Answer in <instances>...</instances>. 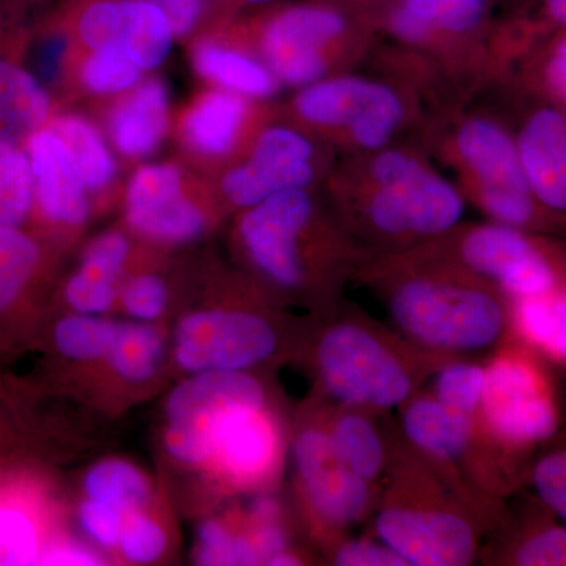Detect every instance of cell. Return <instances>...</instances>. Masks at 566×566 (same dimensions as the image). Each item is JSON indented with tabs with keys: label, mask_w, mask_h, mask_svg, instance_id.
I'll return each instance as SVG.
<instances>
[{
	"label": "cell",
	"mask_w": 566,
	"mask_h": 566,
	"mask_svg": "<svg viewBox=\"0 0 566 566\" xmlns=\"http://www.w3.org/2000/svg\"><path fill=\"white\" fill-rule=\"evenodd\" d=\"M88 499L122 510L126 515L142 512L151 497L147 476L128 461L106 460L93 465L84 479Z\"/></svg>",
	"instance_id": "obj_33"
},
{
	"label": "cell",
	"mask_w": 566,
	"mask_h": 566,
	"mask_svg": "<svg viewBox=\"0 0 566 566\" xmlns=\"http://www.w3.org/2000/svg\"><path fill=\"white\" fill-rule=\"evenodd\" d=\"M147 74L125 52L71 48L55 102L59 107L84 99L92 104L106 102L139 84Z\"/></svg>",
	"instance_id": "obj_28"
},
{
	"label": "cell",
	"mask_w": 566,
	"mask_h": 566,
	"mask_svg": "<svg viewBox=\"0 0 566 566\" xmlns=\"http://www.w3.org/2000/svg\"><path fill=\"white\" fill-rule=\"evenodd\" d=\"M549 360L510 334L485 365L486 381L476 415V464L491 494L527 479L535 453L564 422Z\"/></svg>",
	"instance_id": "obj_1"
},
{
	"label": "cell",
	"mask_w": 566,
	"mask_h": 566,
	"mask_svg": "<svg viewBox=\"0 0 566 566\" xmlns=\"http://www.w3.org/2000/svg\"><path fill=\"white\" fill-rule=\"evenodd\" d=\"M35 21L0 28V144L24 147L61 107L28 65Z\"/></svg>",
	"instance_id": "obj_22"
},
{
	"label": "cell",
	"mask_w": 566,
	"mask_h": 566,
	"mask_svg": "<svg viewBox=\"0 0 566 566\" xmlns=\"http://www.w3.org/2000/svg\"><path fill=\"white\" fill-rule=\"evenodd\" d=\"M293 111L315 128H348L354 142L368 150L381 148L403 118L400 98L389 87L357 77L303 87L294 96Z\"/></svg>",
	"instance_id": "obj_17"
},
{
	"label": "cell",
	"mask_w": 566,
	"mask_h": 566,
	"mask_svg": "<svg viewBox=\"0 0 566 566\" xmlns=\"http://www.w3.org/2000/svg\"><path fill=\"white\" fill-rule=\"evenodd\" d=\"M538 501V499H536ZM493 564L512 566H566V523L538 501L534 515L510 528L493 556Z\"/></svg>",
	"instance_id": "obj_30"
},
{
	"label": "cell",
	"mask_w": 566,
	"mask_h": 566,
	"mask_svg": "<svg viewBox=\"0 0 566 566\" xmlns=\"http://www.w3.org/2000/svg\"><path fill=\"white\" fill-rule=\"evenodd\" d=\"M92 114L115 156L126 164L147 161L172 133L170 92L158 74H147L129 91L92 104Z\"/></svg>",
	"instance_id": "obj_21"
},
{
	"label": "cell",
	"mask_w": 566,
	"mask_h": 566,
	"mask_svg": "<svg viewBox=\"0 0 566 566\" xmlns=\"http://www.w3.org/2000/svg\"><path fill=\"white\" fill-rule=\"evenodd\" d=\"M333 560L338 566H408L378 538L342 539L334 547Z\"/></svg>",
	"instance_id": "obj_44"
},
{
	"label": "cell",
	"mask_w": 566,
	"mask_h": 566,
	"mask_svg": "<svg viewBox=\"0 0 566 566\" xmlns=\"http://www.w3.org/2000/svg\"><path fill=\"white\" fill-rule=\"evenodd\" d=\"M526 480L535 497L566 523V409L557 433L532 458Z\"/></svg>",
	"instance_id": "obj_35"
},
{
	"label": "cell",
	"mask_w": 566,
	"mask_h": 566,
	"mask_svg": "<svg viewBox=\"0 0 566 566\" xmlns=\"http://www.w3.org/2000/svg\"><path fill=\"white\" fill-rule=\"evenodd\" d=\"M122 282V275L81 260L77 270L63 282V304L74 314H106L120 294Z\"/></svg>",
	"instance_id": "obj_36"
},
{
	"label": "cell",
	"mask_w": 566,
	"mask_h": 566,
	"mask_svg": "<svg viewBox=\"0 0 566 566\" xmlns=\"http://www.w3.org/2000/svg\"><path fill=\"white\" fill-rule=\"evenodd\" d=\"M539 76L543 87L558 106L566 107V29L547 51Z\"/></svg>",
	"instance_id": "obj_45"
},
{
	"label": "cell",
	"mask_w": 566,
	"mask_h": 566,
	"mask_svg": "<svg viewBox=\"0 0 566 566\" xmlns=\"http://www.w3.org/2000/svg\"><path fill=\"white\" fill-rule=\"evenodd\" d=\"M22 2L33 3V6H41V3L44 2V0H22Z\"/></svg>",
	"instance_id": "obj_52"
},
{
	"label": "cell",
	"mask_w": 566,
	"mask_h": 566,
	"mask_svg": "<svg viewBox=\"0 0 566 566\" xmlns=\"http://www.w3.org/2000/svg\"><path fill=\"white\" fill-rule=\"evenodd\" d=\"M255 117L252 98L207 85L174 114L170 134L181 161L212 178L244 158L256 136Z\"/></svg>",
	"instance_id": "obj_14"
},
{
	"label": "cell",
	"mask_w": 566,
	"mask_h": 566,
	"mask_svg": "<svg viewBox=\"0 0 566 566\" xmlns=\"http://www.w3.org/2000/svg\"><path fill=\"white\" fill-rule=\"evenodd\" d=\"M33 214L31 159L21 145L0 144V226L29 229Z\"/></svg>",
	"instance_id": "obj_34"
},
{
	"label": "cell",
	"mask_w": 566,
	"mask_h": 566,
	"mask_svg": "<svg viewBox=\"0 0 566 566\" xmlns=\"http://www.w3.org/2000/svg\"><path fill=\"white\" fill-rule=\"evenodd\" d=\"M3 390H6V389H3V385H2V382H0V395H6V392H3Z\"/></svg>",
	"instance_id": "obj_53"
},
{
	"label": "cell",
	"mask_w": 566,
	"mask_h": 566,
	"mask_svg": "<svg viewBox=\"0 0 566 566\" xmlns=\"http://www.w3.org/2000/svg\"><path fill=\"white\" fill-rule=\"evenodd\" d=\"M219 6L229 20L241 17L244 11L253 9H266V7L274 6V3L281 2V0H218Z\"/></svg>",
	"instance_id": "obj_48"
},
{
	"label": "cell",
	"mask_w": 566,
	"mask_h": 566,
	"mask_svg": "<svg viewBox=\"0 0 566 566\" xmlns=\"http://www.w3.org/2000/svg\"><path fill=\"white\" fill-rule=\"evenodd\" d=\"M43 564L98 565V557L82 547L55 545L44 558Z\"/></svg>",
	"instance_id": "obj_47"
},
{
	"label": "cell",
	"mask_w": 566,
	"mask_h": 566,
	"mask_svg": "<svg viewBox=\"0 0 566 566\" xmlns=\"http://www.w3.org/2000/svg\"><path fill=\"white\" fill-rule=\"evenodd\" d=\"M281 460V430L268 408L234 409L212 427L208 468L238 490L262 486Z\"/></svg>",
	"instance_id": "obj_23"
},
{
	"label": "cell",
	"mask_w": 566,
	"mask_h": 566,
	"mask_svg": "<svg viewBox=\"0 0 566 566\" xmlns=\"http://www.w3.org/2000/svg\"><path fill=\"white\" fill-rule=\"evenodd\" d=\"M400 409L409 446L433 465L442 479L444 472L453 475L461 461L474 465L475 419L447 408L431 394L416 392Z\"/></svg>",
	"instance_id": "obj_24"
},
{
	"label": "cell",
	"mask_w": 566,
	"mask_h": 566,
	"mask_svg": "<svg viewBox=\"0 0 566 566\" xmlns=\"http://www.w3.org/2000/svg\"><path fill=\"white\" fill-rule=\"evenodd\" d=\"M126 513L104 502L88 499L80 506V524L96 545L114 549L120 542Z\"/></svg>",
	"instance_id": "obj_43"
},
{
	"label": "cell",
	"mask_w": 566,
	"mask_h": 566,
	"mask_svg": "<svg viewBox=\"0 0 566 566\" xmlns=\"http://www.w3.org/2000/svg\"><path fill=\"white\" fill-rule=\"evenodd\" d=\"M549 363L566 370V290L556 297V329Z\"/></svg>",
	"instance_id": "obj_46"
},
{
	"label": "cell",
	"mask_w": 566,
	"mask_h": 566,
	"mask_svg": "<svg viewBox=\"0 0 566 566\" xmlns=\"http://www.w3.org/2000/svg\"><path fill=\"white\" fill-rule=\"evenodd\" d=\"M458 153L476 178L479 202L494 222L534 233L564 234L566 216L536 200L513 140L493 122L476 118L461 126Z\"/></svg>",
	"instance_id": "obj_9"
},
{
	"label": "cell",
	"mask_w": 566,
	"mask_h": 566,
	"mask_svg": "<svg viewBox=\"0 0 566 566\" xmlns=\"http://www.w3.org/2000/svg\"><path fill=\"white\" fill-rule=\"evenodd\" d=\"M193 73L208 87L264 99L277 93L281 82L248 48L233 40L222 24L186 44Z\"/></svg>",
	"instance_id": "obj_26"
},
{
	"label": "cell",
	"mask_w": 566,
	"mask_h": 566,
	"mask_svg": "<svg viewBox=\"0 0 566 566\" xmlns=\"http://www.w3.org/2000/svg\"><path fill=\"white\" fill-rule=\"evenodd\" d=\"M374 192L367 205L371 227L386 237L430 238L460 222L464 203L452 185L415 156L386 151L370 167Z\"/></svg>",
	"instance_id": "obj_8"
},
{
	"label": "cell",
	"mask_w": 566,
	"mask_h": 566,
	"mask_svg": "<svg viewBox=\"0 0 566 566\" xmlns=\"http://www.w3.org/2000/svg\"><path fill=\"white\" fill-rule=\"evenodd\" d=\"M227 33L270 69L275 80L292 87L322 81L327 54L348 31V20L327 2H297L266 7L255 17L223 22Z\"/></svg>",
	"instance_id": "obj_5"
},
{
	"label": "cell",
	"mask_w": 566,
	"mask_h": 566,
	"mask_svg": "<svg viewBox=\"0 0 566 566\" xmlns=\"http://www.w3.org/2000/svg\"><path fill=\"white\" fill-rule=\"evenodd\" d=\"M316 221L314 197L293 189L241 211L234 233L253 271L275 289L296 293L311 282L308 243Z\"/></svg>",
	"instance_id": "obj_10"
},
{
	"label": "cell",
	"mask_w": 566,
	"mask_h": 566,
	"mask_svg": "<svg viewBox=\"0 0 566 566\" xmlns=\"http://www.w3.org/2000/svg\"><path fill=\"white\" fill-rule=\"evenodd\" d=\"M468 273L494 283L506 300L553 296L566 290V248L504 223L469 230L460 243Z\"/></svg>",
	"instance_id": "obj_11"
},
{
	"label": "cell",
	"mask_w": 566,
	"mask_h": 566,
	"mask_svg": "<svg viewBox=\"0 0 566 566\" xmlns=\"http://www.w3.org/2000/svg\"><path fill=\"white\" fill-rule=\"evenodd\" d=\"M293 461L305 506L331 538L359 524L378 505L374 483L344 463L326 428L301 430L294 438Z\"/></svg>",
	"instance_id": "obj_15"
},
{
	"label": "cell",
	"mask_w": 566,
	"mask_h": 566,
	"mask_svg": "<svg viewBox=\"0 0 566 566\" xmlns=\"http://www.w3.org/2000/svg\"><path fill=\"white\" fill-rule=\"evenodd\" d=\"M474 274H409L385 290L398 334L446 357L499 348L510 335V301Z\"/></svg>",
	"instance_id": "obj_3"
},
{
	"label": "cell",
	"mask_w": 566,
	"mask_h": 566,
	"mask_svg": "<svg viewBox=\"0 0 566 566\" xmlns=\"http://www.w3.org/2000/svg\"><path fill=\"white\" fill-rule=\"evenodd\" d=\"M315 147L289 126H270L253 137L241 161L210 178L222 207L248 210L275 193L307 189L316 178Z\"/></svg>",
	"instance_id": "obj_16"
},
{
	"label": "cell",
	"mask_w": 566,
	"mask_h": 566,
	"mask_svg": "<svg viewBox=\"0 0 566 566\" xmlns=\"http://www.w3.org/2000/svg\"><path fill=\"white\" fill-rule=\"evenodd\" d=\"M326 428L338 457L367 482H378L390 463L385 436L375 422V412L342 406Z\"/></svg>",
	"instance_id": "obj_29"
},
{
	"label": "cell",
	"mask_w": 566,
	"mask_h": 566,
	"mask_svg": "<svg viewBox=\"0 0 566 566\" xmlns=\"http://www.w3.org/2000/svg\"><path fill=\"white\" fill-rule=\"evenodd\" d=\"M268 408L266 390L248 371H202L175 387L166 405L163 442L178 463L200 468L211 458V431L227 412Z\"/></svg>",
	"instance_id": "obj_12"
},
{
	"label": "cell",
	"mask_w": 566,
	"mask_h": 566,
	"mask_svg": "<svg viewBox=\"0 0 566 566\" xmlns=\"http://www.w3.org/2000/svg\"><path fill=\"white\" fill-rule=\"evenodd\" d=\"M142 2L150 3L166 14L172 25L175 40L185 46L197 36L229 21L218 0H142Z\"/></svg>",
	"instance_id": "obj_40"
},
{
	"label": "cell",
	"mask_w": 566,
	"mask_h": 566,
	"mask_svg": "<svg viewBox=\"0 0 566 566\" xmlns=\"http://www.w3.org/2000/svg\"><path fill=\"white\" fill-rule=\"evenodd\" d=\"M516 147L536 200L566 216V107L556 104L532 112L517 134Z\"/></svg>",
	"instance_id": "obj_25"
},
{
	"label": "cell",
	"mask_w": 566,
	"mask_h": 566,
	"mask_svg": "<svg viewBox=\"0 0 566 566\" xmlns=\"http://www.w3.org/2000/svg\"><path fill=\"white\" fill-rule=\"evenodd\" d=\"M266 565L271 566H294V565H303V560H301L300 556L293 554L292 551L286 549L283 553L277 554L273 558H270Z\"/></svg>",
	"instance_id": "obj_51"
},
{
	"label": "cell",
	"mask_w": 566,
	"mask_h": 566,
	"mask_svg": "<svg viewBox=\"0 0 566 566\" xmlns=\"http://www.w3.org/2000/svg\"><path fill=\"white\" fill-rule=\"evenodd\" d=\"M0 395V468L31 463L40 449L39 423L33 422L28 409Z\"/></svg>",
	"instance_id": "obj_39"
},
{
	"label": "cell",
	"mask_w": 566,
	"mask_h": 566,
	"mask_svg": "<svg viewBox=\"0 0 566 566\" xmlns=\"http://www.w3.org/2000/svg\"><path fill=\"white\" fill-rule=\"evenodd\" d=\"M39 7L22 0H0V25L20 17H32Z\"/></svg>",
	"instance_id": "obj_49"
},
{
	"label": "cell",
	"mask_w": 566,
	"mask_h": 566,
	"mask_svg": "<svg viewBox=\"0 0 566 566\" xmlns=\"http://www.w3.org/2000/svg\"><path fill=\"white\" fill-rule=\"evenodd\" d=\"M442 480L417 452L397 458L376 505V538L408 566H468L479 557V524L465 510L469 502L447 494Z\"/></svg>",
	"instance_id": "obj_4"
},
{
	"label": "cell",
	"mask_w": 566,
	"mask_h": 566,
	"mask_svg": "<svg viewBox=\"0 0 566 566\" xmlns=\"http://www.w3.org/2000/svg\"><path fill=\"white\" fill-rule=\"evenodd\" d=\"M164 338L151 323H118L107 364L123 381L145 382L158 371Z\"/></svg>",
	"instance_id": "obj_31"
},
{
	"label": "cell",
	"mask_w": 566,
	"mask_h": 566,
	"mask_svg": "<svg viewBox=\"0 0 566 566\" xmlns=\"http://www.w3.org/2000/svg\"><path fill=\"white\" fill-rule=\"evenodd\" d=\"M117 547L132 564H153L166 553L167 536L156 521L136 512L126 516Z\"/></svg>",
	"instance_id": "obj_42"
},
{
	"label": "cell",
	"mask_w": 566,
	"mask_h": 566,
	"mask_svg": "<svg viewBox=\"0 0 566 566\" xmlns=\"http://www.w3.org/2000/svg\"><path fill=\"white\" fill-rule=\"evenodd\" d=\"M118 323L102 315L71 314L59 316L51 327L52 349L63 359L74 363L106 360Z\"/></svg>",
	"instance_id": "obj_32"
},
{
	"label": "cell",
	"mask_w": 566,
	"mask_h": 566,
	"mask_svg": "<svg viewBox=\"0 0 566 566\" xmlns=\"http://www.w3.org/2000/svg\"><path fill=\"white\" fill-rule=\"evenodd\" d=\"M281 346L277 327L243 308L192 312L175 331L174 354L188 374L245 371L266 363Z\"/></svg>",
	"instance_id": "obj_13"
},
{
	"label": "cell",
	"mask_w": 566,
	"mask_h": 566,
	"mask_svg": "<svg viewBox=\"0 0 566 566\" xmlns=\"http://www.w3.org/2000/svg\"><path fill=\"white\" fill-rule=\"evenodd\" d=\"M35 24L61 33L73 50L125 52L147 73L177 41L166 14L142 0H52Z\"/></svg>",
	"instance_id": "obj_7"
},
{
	"label": "cell",
	"mask_w": 566,
	"mask_h": 566,
	"mask_svg": "<svg viewBox=\"0 0 566 566\" xmlns=\"http://www.w3.org/2000/svg\"><path fill=\"white\" fill-rule=\"evenodd\" d=\"M122 199L129 232L163 248L199 241L222 207L210 178L181 159L139 164L126 180Z\"/></svg>",
	"instance_id": "obj_6"
},
{
	"label": "cell",
	"mask_w": 566,
	"mask_h": 566,
	"mask_svg": "<svg viewBox=\"0 0 566 566\" xmlns=\"http://www.w3.org/2000/svg\"><path fill=\"white\" fill-rule=\"evenodd\" d=\"M32 463L0 468V565L43 564L52 547L50 488Z\"/></svg>",
	"instance_id": "obj_20"
},
{
	"label": "cell",
	"mask_w": 566,
	"mask_h": 566,
	"mask_svg": "<svg viewBox=\"0 0 566 566\" xmlns=\"http://www.w3.org/2000/svg\"><path fill=\"white\" fill-rule=\"evenodd\" d=\"M363 315L334 319L316 342L323 389L338 405L381 412L401 408L447 360Z\"/></svg>",
	"instance_id": "obj_2"
},
{
	"label": "cell",
	"mask_w": 566,
	"mask_h": 566,
	"mask_svg": "<svg viewBox=\"0 0 566 566\" xmlns=\"http://www.w3.org/2000/svg\"><path fill=\"white\" fill-rule=\"evenodd\" d=\"M485 381V365L455 357L447 360L434 371L431 395L447 408L476 420Z\"/></svg>",
	"instance_id": "obj_37"
},
{
	"label": "cell",
	"mask_w": 566,
	"mask_h": 566,
	"mask_svg": "<svg viewBox=\"0 0 566 566\" xmlns=\"http://www.w3.org/2000/svg\"><path fill=\"white\" fill-rule=\"evenodd\" d=\"M118 297L126 314L136 322L155 323L169 304V289L161 275L142 273L122 282Z\"/></svg>",
	"instance_id": "obj_41"
},
{
	"label": "cell",
	"mask_w": 566,
	"mask_h": 566,
	"mask_svg": "<svg viewBox=\"0 0 566 566\" xmlns=\"http://www.w3.org/2000/svg\"><path fill=\"white\" fill-rule=\"evenodd\" d=\"M543 20L553 28L566 29V0H545Z\"/></svg>",
	"instance_id": "obj_50"
},
{
	"label": "cell",
	"mask_w": 566,
	"mask_h": 566,
	"mask_svg": "<svg viewBox=\"0 0 566 566\" xmlns=\"http://www.w3.org/2000/svg\"><path fill=\"white\" fill-rule=\"evenodd\" d=\"M24 148L33 177V214L29 229L61 248L91 221L95 211L91 192L69 148L50 126L29 137Z\"/></svg>",
	"instance_id": "obj_18"
},
{
	"label": "cell",
	"mask_w": 566,
	"mask_h": 566,
	"mask_svg": "<svg viewBox=\"0 0 566 566\" xmlns=\"http://www.w3.org/2000/svg\"><path fill=\"white\" fill-rule=\"evenodd\" d=\"M400 6L431 35L434 31H471L485 18L488 0H403Z\"/></svg>",
	"instance_id": "obj_38"
},
{
	"label": "cell",
	"mask_w": 566,
	"mask_h": 566,
	"mask_svg": "<svg viewBox=\"0 0 566 566\" xmlns=\"http://www.w3.org/2000/svg\"><path fill=\"white\" fill-rule=\"evenodd\" d=\"M57 245L31 229L0 226V349L36 334L40 297L54 274Z\"/></svg>",
	"instance_id": "obj_19"
},
{
	"label": "cell",
	"mask_w": 566,
	"mask_h": 566,
	"mask_svg": "<svg viewBox=\"0 0 566 566\" xmlns=\"http://www.w3.org/2000/svg\"><path fill=\"white\" fill-rule=\"evenodd\" d=\"M46 125L69 148L95 210L114 202L122 191V167L98 123L84 112L61 107Z\"/></svg>",
	"instance_id": "obj_27"
}]
</instances>
